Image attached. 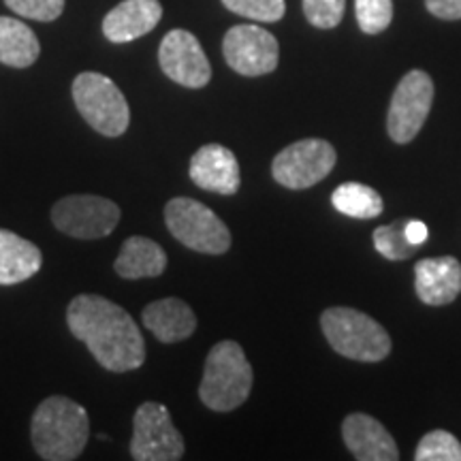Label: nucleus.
Listing matches in <instances>:
<instances>
[{
	"label": "nucleus",
	"mask_w": 461,
	"mask_h": 461,
	"mask_svg": "<svg viewBox=\"0 0 461 461\" xmlns=\"http://www.w3.org/2000/svg\"><path fill=\"white\" fill-rule=\"evenodd\" d=\"M67 325L88 346L101 367L132 372L146 361V342L132 316L101 295H77L68 303Z\"/></svg>",
	"instance_id": "1"
},
{
	"label": "nucleus",
	"mask_w": 461,
	"mask_h": 461,
	"mask_svg": "<svg viewBox=\"0 0 461 461\" xmlns=\"http://www.w3.org/2000/svg\"><path fill=\"white\" fill-rule=\"evenodd\" d=\"M34 451L45 461H71L84 453L90 436L88 412L65 395H51L32 414Z\"/></svg>",
	"instance_id": "2"
},
{
	"label": "nucleus",
	"mask_w": 461,
	"mask_h": 461,
	"mask_svg": "<svg viewBox=\"0 0 461 461\" xmlns=\"http://www.w3.org/2000/svg\"><path fill=\"white\" fill-rule=\"evenodd\" d=\"M255 383L244 348L233 339L218 342L205 359L199 397L210 411L230 412L248 400Z\"/></svg>",
	"instance_id": "3"
},
{
	"label": "nucleus",
	"mask_w": 461,
	"mask_h": 461,
	"mask_svg": "<svg viewBox=\"0 0 461 461\" xmlns=\"http://www.w3.org/2000/svg\"><path fill=\"white\" fill-rule=\"evenodd\" d=\"M321 327L331 348L346 359L378 363L391 353L387 330L372 316L353 308H330L321 314Z\"/></svg>",
	"instance_id": "4"
},
{
	"label": "nucleus",
	"mask_w": 461,
	"mask_h": 461,
	"mask_svg": "<svg viewBox=\"0 0 461 461\" xmlns=\"http://www.w3.org/2000/svg\"><path fill=\"white\" fill-rule=\"evenodd\" d=\"M73 101L86 122L101 135L120 137L129 129V103L107 75L79 73L73 82Z\"/></svg>",
	"instance_id": "5"
},
{
	"label": "nucleus",
	"mask_w": 461,
	"mask_h": 461,
	"mask_svg": "<svg viewBox=\"0 0 461 461\" xmlns=\"http://www.w3.org/2000/svg\"><path fill=\"white\" fill-rule=\"evenodd\" d=\"M167 229L180 244L203 255H224L230 248V233L221 218L201 201L177 197L165 205Z\"/></svg>",
	"instance_id": "6"
},
{
	"label": "nucleus",
	"mask_w": 461,
	"mask_h": 461,
	"mask_svg": "<svg viewBox=\"0 0 461 461\" xmlns=\"http://www.w3.org/2000/svg\"><path fill=\"white\" fill-rule=\"evenodd\" d=\"M184 438L163 403L146 402L132 419L131 457L137 461H177L184 457Z\"/></svg>",
	"instance_id": "7"
},
{
	"label": "nucleus",
	"mask_w": 461,
	"mask_h": 461,
	"mask_svg": "<svg viewBox=\"0 0 461 461\" xmlns=\"http://www.w3.org/2000/svg\"><path fill=\"white\" fill-rule=\"evenodd\" d=\"M336 148L325 140H302L276 154L272 176L280 186L303 190L314 186L336 167Z\"/></svg>",
	"instance_id": "8"
},
{
	"label": "nucleus",
	"mask_w": 461,
	"mask_h": 461,
	"mask_svg": "<svg viewBox=\"0 0 461 461\" xmlns=\"http://www.w3.org/2000/svg\"><path fill=\"white\" fill-rule=\"evenodd\" d=\"M434 103V82L425 71H411L402 77L389 105L387 131L395 143H411L428 120Z\"/></svg>",
	"instance_id": "9"
},
{
	"label": "nucleus",
	"mask_w": 461,
	"mask_h": 461,
	"mask_svg": "<svg viewBox=\"0 0 461 461\" xmlns=\"http://www.w3.org/2000/svg\"><path fill=\"white\" fill-rule=\"evenodd\" d=\"M56 229L77 240L107 238L120 222V207L96 194H71L51 207Z\"/></svg>",
	"instance_id": "10"
},
{
	"label": "nucleus",
	"mask_w": 461,
	"mask_h": 461,
	"mask_svg": "<svg viewBox=\"0 0 461 461\" xmlns=\"http://www.w3.org/2000/svg\"><path fill=\"white\" fill-rule=\"evenodd\" d=\"M222 51L227 65L246 77L276 71L280 58L278 39L261 26L240 24L224 34Z\"/></svg>",
	"instance_id": "11"
},
{
	"label": "nucleus",
	"mask_w": 461,
	"mask_h": 461,
	"mask_svg": "<svg viewBox=\"0 0 461 461\" xmlns=\"http://www.w3.org/2000/svg\"><path fill=\"white\" fill-rule=\"evenodd\" d=\"M158 62L167 77L184 88H203L212 79L210 60L199 39L182 28L165 34L158 50Z\"/></svg>",
	"instance_id": "12"
},
{
	"label": "nucleus",
	"mask_w": 461,
	"mask_h": 461,
	"mask_svg": "<svg viewBox=\"0 0 461 461\" xmlns=\"http://www.w3.org/2000/svg\"><path fill=\"white\" fill-rule=\"evenodd\" d=\"M190 180L207 193L235 194L240 190V163L221 143H207L190 158Z\"/></svg>",
	"instance_id": "13"
},
{
	"label": "nucleus",
	"mask_w": 461,
	"mask_h": 461,
	"mask_svg": "<svg viewBox=\"0 0 461 461\" xmlns=\"http://www.w3.org/2000/svg\"><path fill=\"white\" fill-rule=\"evenodd\" d=\"M344 445L359 461H397L400 451L384 425L366 412H353L342 425Z\"/></svg>",
	"instance_id": "14"
},
{
	"label": "nucleus",
	"mask_w": 461,
	"mask_h": 461,
	"mask_svg": "<svg viewBox=\"0 0 461 461\" xmlns=\"http://www.w3.org/2000/svg\"><path fill=\"white\" fill-rule=\"evenodd\" d=\"M414 291L428 305L453 303L461 293V263L455 257L423 258L414 265Z\"/></svg>",
	"instance_id": "15"
},
{
	"label": "nucleus",
	"mask_w": 461,
	"mask_h": 461,
	"mask_svg": "<svg viewBox=\"0 0 461 461\" xmlns=\"http://www.w3.org/2000/svg\"><path fill=\"white\" fill-rule=\"evenodd\" d=\"M163 17L158 0H124L103 20V34L112 43H129L152 32Z\"/></svg>",
	"instance_id": "16"
},
{
	"label": "nucleus",
	"mask_w": 461,
	"mask_h": 461,
	"mask_svg": "<svg viewBox=\"0 0 461 461\" xmlns=\"http://www.w3.org/2000/svg\"><path fill=\"white\" fill-rule=\"evenodd\" d=\"M143 325L163 344H176L188 339L197 330V316L186 302L177 297L158 299L143 310Z\"/></svg>",
	"instance_id": "17"
},
{
	"label": "nucleus",
	"mask_w": 461,
	"mask_h": 461,
	"mask_svg": "<svg viewBox=\"0 0 461 461\" xmlns=\"http://www.w3.org/2000/svg\"><path fill=\"white\" fill-rule=\"evenodd\" d=\"M43 255L32 241L0 229V285H20L41 269Z\"/></svg>",
	"instance_id": "18"
},
{
	"label": "nucleus",
	"mask_w": 461,
	"mask_h": 461,
	"mask_svg": "<svg viewBox=\"0 0 461 461\" xmlns=\"http://www.w3.org/2000/svg\"><path fill=\"white\" fill-rule=\"evenodd\" d=\"M115 272L124 280L157 278L167 269V255L157 241L132 235L122 244L120 257L113 263Z\"/></svg>",
	"instance_id": "19"
},
{
	"label": "nucleus",
	"mask_w": 461,
	"mask_h": 461,
	"mask_svg": "<svg viewBox=\"0 0 461 461\" xmlns=\"http://www.w3.org/2000/svg\"><path fill=\"white\" fill-rule=\"evenodd\" d=\"M41 54L37 34L24 22L0 15V62L7 67L26 68Z\"/></svg>",
	"instance_id": "20"
},
{
	"label": "nucleus",
	"mask_w": 461,
	"mask_h": 461,
	"mask_svg": "<svg viewBox=\"0 0 461 461\" xmlns=\"http://www.w3.org/2000/svg\"><path fill=\"white\" fill-rule=\"evenodd\" d=\"M331 203L339 214L350 218H376L383 214V197L376 190L359 182H346L331 194Z\"/></svg>",
	"instance_id": "21"
},
{
	"label": "nucleus",
	"mask_w": 461,
	"mask_h": 461,
	"mask_svg": "<svg viewBox=\"0 0 461 461\" xmlns=\"http://www.w3.org/2000/svg\"><path fill=\"white\" fill-rule=\"evenodd\" d=\"M406 224L408 218H400V221L374 229V246L389 261H406L417 252L419 246L408 240Z\"/></svg>",
	"instance_id": "22"
},
{
	"label": "nucleus",
	"mask_w": 461,
	"mask_h": 461,
	"mask_svg": "<svg viewBox=\"0 0 461 461\" xmlns=\"http://www.w3.org/2000/svg\"><path fill=\"white\" fill-rule=\"evenodd\" d=\"M417 461H461V445L453 434L445 429L429 431L420 438L417 453Z\"/></svg>",
	"instance_id": "23"
},
{
	"label": "nucleus",
	"mask_w": 461,
	"mask_h": 461,
	"mask_svg": "<svg viewBox=\"0 0 461 461\" xmlns=\"http://www.w3.org/2000/svg\"><path fill=\"white\" fill-rule=\"evenodd\" d=\"M355 15L363 32L378 34L393 20V0H355Z\"/></svg>",
	"instance_id": "24"
},
{
	"label": "nucleus",
	"mask_w": 461,
	"mask_h": 461,
	"mask_svg": "<svg viewBox=\"0 0 461 461\" xmlns=\"http://www.w3.org/2000/svg\"><path fill=\"white\" fill-rule=\"evenodd\" d=\"M222 5L233 14L255 22H278L286 11L285 0H222Z\"/></svg>",
	"instance_id": "25"
},
{
	"label": "nucleus",
	"mask_w": 461,
	"mask_h": 461,
	"mask_svg": "<svg viewBox=\"0 0 461 461\" xmlns=\"http://www.w3.org/2000/svg\"><path fill=\"white\" fill-rule=\"evenodd\" d=\"M346 0H303V14L316 28H336L344 17Z\"/></svg>",
	"instance_id": "26"
},
{
	"label": "nucleus",
	"mask_w": 461,
	"mask_h": 461,
	"mask_svg": "<svg viewBox=\"0 0 461 461\" xmlns=\"http://www.w3.org/2000/svg\"><path fill=\"white\" fill-rule=\"evenodd\" d=\"M14 14L37 22H54L65 11V0H5Z\"/></svg>",
	"instance_id": "27"
},
{
	"label": "nucleus",
	"mask_w": 461,
	"mask_h": 461,
	"mask_svg": "<svg viewBox=\"0 0 461 461\" xmlns=\"http://www.w3.org/2000/svg\"><path fill=\"white\" fill-rule=\"evenodd\" d=\"M425 5L440 20H461V0H425Z\"/></svg>",
	"instance_id": "28"
},
{
	"label": "nucleus",
	"mask_w": 461,
	"mask_h": 461,
	"mask_svg": "<svg viewBox=\"0 0 461 461\" xmlns=\"http://www.w3.org/2000/svg\"><path fill=\"white\" fill-rule=\"evenodd\" d=\"M406 235L414 246H420V244H425V241L429 240V229H428V224H425V222L412 221V218H408Z\"/></svg>",
	"instance_id": "29"
}]
</instances>
